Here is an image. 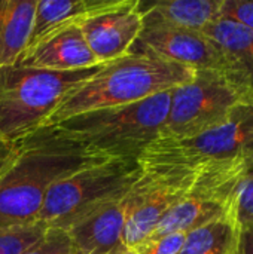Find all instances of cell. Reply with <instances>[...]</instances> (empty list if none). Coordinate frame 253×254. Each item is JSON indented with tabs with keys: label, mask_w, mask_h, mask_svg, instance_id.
Wrapping results in <instances>:
<instances>
[{
	"label": "cell",
	"mask_w": 253,
	"mask_h": 254,
	"mask_svg": "<svg viewBox=\"0 0 253 254\" xmlns=\"http://www.w3.org/2000/svg\"><path fill=\"white\" fill-rule=\"evenodd\" d=\"M101 161L106 159L88 153L54 125H45L18 140L16 155L0 176V228L37 223L54 183Z\"/></svg>",
	"instance_id": "cell-1"
},
{
	"label": "cell",
	"mask_w": 253,
	"mask_h": 254,
	"mask_svg": "<svg viewBox=\"0 0 253 254\" xmlns=\"http://www.w3.org/2000/svg\"><path fill=\"white\" fill-rule=\"evenodd\" d=\"M195 70L133 49L103 64L97 73L73 88L49 116L46 125L60 124L89 110L127 106L174 89L192 79Z\"/></svg>",
	"instance_id": "cell-2"
},
{
	"label": "cell",
	"mask_w": 253,
	"mask_h": 254,
	"mask_svg": "<svg viewBox=\"0 0 253 254\" xmlns=\"http://www.w3.org/2000/svg\"><path fill=\"white\" fill-rule=\"evenodd\" d=\"M170 100L171 89L139 103L79 113L54 127L94 156L139 161L145 149L161 138Z\"/></svg>",
	"instance_id": "cell-3"
},
{
	"label": "cell",
	"mask_w": 253,
	"mask_h": 254,
	"mask_svg": "<svg viewBox=\"0 0 253 254\" xmlns=\"http://www.w3.org/2000/svg\"><path fill=\"white\" fill-rule=\"evenodd\" d=\"M240 159H253V98L213 129L186 138H158L145 149L139 164L143 173L174 174Z\"/></svg>",
	"instance_id": "cell-4"
},
{
	"label": "cell",
	"mask_w": 253,
	"mask_h": 254,
	"mask_svg": "<svg viewBox=\"0 0 253 254\" xmlns=\"http://www.w3.org/2000/svg\"><path fill=\"white\" fill-rule=\"evenodd\" d=\"M101 65L76 71H49L18 64L0 68V138L16 143L45 127L63 98Z\"/></svg>",
	"instance_id": "cell-5"
},
{
	"label": "cell",
	"mask_w": 253,
	"mask_h": 254,
	"mask_svg": "<svg viewBox=\"0 0 253 254\" xmlns=\"http://www.w3.org/2000/svg\"><path fill=\"white\" fill-rule=\"evenodd\" d=\"M139 161H101L54 183L43 201L37 223L67 231L95 210L122 198L142 177Z\"/></svg>",
	"instance_id": "cell-6"
},
{
	"label": "cell",
	"mask_w": 253,
	"mask_h": 254,
	"mask_svg": "<svg viewBox=\"0 0 253 254\" xmlns=\"http://www.w3.org/2000/svg\"><path fill=\"white\" fill-rule=\"evenodd\" d=\"M248 98L222 73L195 70L191 80L171 89L161 138H186L222 125Z\"/></svg>",
	"instance_id": "cell-7"
},
{
	"label": "cell",
	"mask_w": 253,
	"mask_h": 254,
	"mask_svg": "<svg viewBox=\"0 0 253 254\" xmlns=\"http://www.w3.org/2000/svg\"><path fill=\"white\" fill-rule=\"evenodd\" d=\"M249 161L204 167L189 192L167 211L149 238L188 234L216 220L234 219L236 189Z\"/></svg>",
	"instance_id": "cell-8"
},
{
	"label": "cell",
	"mask_w": 253,
	"mask_h": 254,
	"mask_svg": "<svg viewBox=\"0 0 253 254\" xmlns=\"http://www.w3.org/2000/svg\"><path fill=\"white\" fill-rule=\"evenodd\" d=\"M82 34L98 61L107 64L128 55L143 28L137 0H113L107 7L79 22Z\"/></svg>",
	"instance_id": "cell-9"
},
{
	"label": "cell",
	"mask_w": 253,
	"mask_h": 254,
	"mask_svg": "<svg viewBox=\"0 0 253 254\" xmlns=\"http://www.w3.org/2000/svg\"><path fill=\"white\" fill-rule=\"evenodd\" d=\"M133 49L149 52L192 70H213L227 76V65L221 51L203 31L143 22Z\"/></svg>",
	"instance_id": "cell-10"
},
{
	"label": "cell",
	"mask_w": 253,
	"mask_h": 254,
	"mask_svg": "<svg viewBox=\"0 0 253 254\" xmlns=\"http://www.w3.org/2000/svg\"><path fill=\"white\" fill-rule=\"evenodd\" d=\"M139 198L137 183L119 199L88 214L66 232L79 254H118L125 250L122 234Z\"/></svg>",
	"instance_id": "cell-11"
},
{
	"label": "cell",
	"mask_w": 253,
	"mask_h": 254,
	"mask_svg": "<svg viewBox=\"0 0 253 254\" xmlns=\"http://www.w3.org/2000/svg\"><path fill=\"white\" fill-rule=\"evenodd\" d=\"M16 64L49 71H76L100 65L82 34L79 22L60 28L25 49Z\"/></svg>",
	"instance_id": "cell-12"
},
{
	"label": "cell",
	"mask_w": 253,
	"mask_h": 254,
	"mask_svg": "<svg viewBox=\"0 0 253 254\" xmlns=\"http://www.w3.org/2000/svg\"><path fill=\"white\" fill-rule=\"evenodd\" d=\"M221 51L227 77L248 98H253V31L218 18L203 31Z\"/></svg>",
	"instance_id": "cell-13"
},
{
	"label": "cell",
	"mask_w": 253,
	"mask_h": 254,
	"mask_svg": "<svg viewBox=\"0 0 253 254\" xmlns=\"http://www.w3.org/2000/svg\"><path fill=\"white\" fill-rule=\"evenodd\" d=\"M222 0H163L142 3L145 24H160L191 31H204L221 16Z\"/></svg>",
	"instance_id": "cell-14"
},
{
	"label": "cell",
	"mask_w": 253,
	"mask_h": 254,
	"mask_svg": "<svg viewBox=\"0 0 253 254\" xmlns=\"http://www.w3.org/2000/svg\"><path fill=\"white\" fill-rule=\"evenodd\" d=\"M113 0H37L33 25L25 49L34 46L60 28L78 24L82 19L107 7Z\"/></svg>",
	"instance_id": "cell-15"
},
{
	"label": "cell",
	"mask_w": 253,
	"mask_h": 254,
	"mask_svg": "<svg viewBox=\"0 0 253 254\" xmlns=\"http://www.w3.org/2000/svg\"><path fill=\"white\" fill-rule=\"evenodd\" d=\"M37 0H0V68L15 65L30 39Z\"/></svg>",
	"instance_id": "cell-16"
},
{
	"label": "cell",
	"mask_w": 253,
	"mask_h": 254,
	"mask_svg": "<svg viewBox=\"0 0 253 254\" xmlns=\"http://www.w3.org/2000/svg\"><path fill=\"white\" fill-rule=\"evenodd\" d=\"M239 226L234 219H222L186 234L177 254H236Z\"/></svg>",
	"instance_id": "cell-17"
},
{
	"label": "cell",
	"mask_w": 253,
	"mask_h": 254,
	"mask_svg": "<svg viewBox=\"0 0 253 254\" xmlns=\"http://www.w3.org/2000/svg\"><path fill=\"white\" fill-rule=\"evenodd\" d=\"M46 229L40 223L0 228V254H22L45 235Z\"/></svg>",
	"instance_id": "cell-18"
},
{
	"label": "cell",
	"mask_w": 253,
	"mask_h": 254,
	"mask_svg": "<svg viewBox=\"0 0 253 254\" xmlns=\"http://www.w3.org/2000/svg\"><path fill=\"white\" fill-rule=\"evenodd\" d=\"M233 217L239 228L253 226V159L248 162L239 180Z\"/></svg>",
	"instance_id": "cell-19"
},
{
	"label": "cell",
	"mask_w": 253,
	"mask_h": 254,
	"mask_svg": "<svg viewBox=\"0 0 253 254\" xmlns=\"http://www.w3.org/2000/svg\"><path fill=\"white\" fill-rule=\"evenodd\" d=\"M22 254H79L66 231L46 229L45 235Z\"/></svg>",
	"instance_id": "cell-20"
},
{
	"label": "cell",
	"mask_w": 253,
	"mask_h": 254,
	"mask_svg": "<svg viewBox=\"0 0 253 254\" xmlns=\"http://www.w3.org/2000/svg\"><path fill=\"white\" fill-rule=\"evenodd\" d=\"M186 234H170L160 238H149L133 249V254H177Z\"/></svg>",
	"instance_id": "cell-21"
},
{
	"label": "cell",
	"mask_w": 253,
	"mask_h": 254,
	"mask_svg": "<svg viewBox=\"0 0 253 254\" xmlns=\"http://www.w3.org/2000/svg\"><path fill=\"white\" fill-rule=\"evenodd\" d=\"M219 18L253 31V0H222Z\"/></svg>",
	"instance_id": "cell-22"
},
{
	"label": "cell",
	"mask_w": 253,
	"mask_h": 254,
	"mask_svg": "<svg viewBox=\"0 0 253 254\" xmlns=\"http://www.w3.org/2000/svg\"><path fill=\"white\" fill-rule=\"evenodd\" d=\"M236 254H253V226L239 228Z\"/></svg>",
	"instance_id": "cell-23"
},
{
	"label": "cell",
	"mask_w": 253,
	"mask_h": 254,
	"mask_svg": "<svg viewBox=\"0 0 253 254\" xmlns=\"http://www.w3.org/2000/svg\"><path fill=\"white\" fill-rule=\"evenodd\" d=\"M16 150H18V141L16 143H7L3 138H0V176L13 161Z\"/></svg>",
	"instance_id": "cell-24"
},
{
	"label": "cell",
	"mask_w": 253,
	"mask_h": 254,
	"mask_svg": "<svg viewBox=\"0 0 253 254\" xmlns=\"http://www.w3.org/2000/svg\"><path fill=\"white\" fill-rule=\"evenodd\" d=\"M118 254H133V252H131V250H127V249H125V250H122L121 253H118Z\"/></svg>",
	"instance_id": "cell-25"
}]
</instances>
